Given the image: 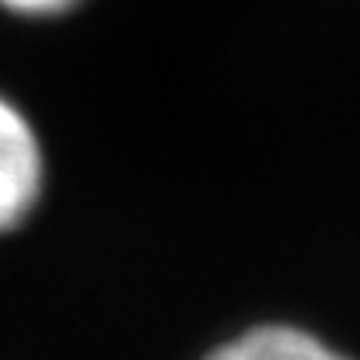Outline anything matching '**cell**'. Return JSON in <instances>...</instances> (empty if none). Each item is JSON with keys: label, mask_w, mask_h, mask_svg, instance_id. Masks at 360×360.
<instances>
[{"label": "cell", "mask_w": 360, "mask_h": 360, "mask_svg": "<svg viewBox=\"0 0 360 360\" xmlns=\"http://www.w3.org/2000/svg\"><path fill=\"white\" fill-rule=\"evenodd\" d=\"M0 4L18 11V14H60V11L81 4V0H0Z\"/></svg>", "instance_id": "3"}, {"label": "cell", "mask_w": 360, "mask_h": 360, "mask_svg": "<svg viewBox=\"0 0 360 360\" xmlns=\"http://www.w3.org/2000/svg\"><path fill=\"white\" fill-rule=\"evenodd\" d=\"M42 147L18 105L0 98V231L18 228L42 196Z\"/></svg>", "instance_id": "1"}, {"label": "cell", "mask_w": 360, "mask_h": 360, "mask_svg": "<svg viewBox=\"0 0 360 360\" xmlns=\"http://www.w3.org/2000/svg\"><path fill=\"white\" fill-rule=\"evenodd\" d=\"M203 360H350L301 326L266 322L221 343Z\"/></svg>", "instance_id": "2"}]
</instances>
